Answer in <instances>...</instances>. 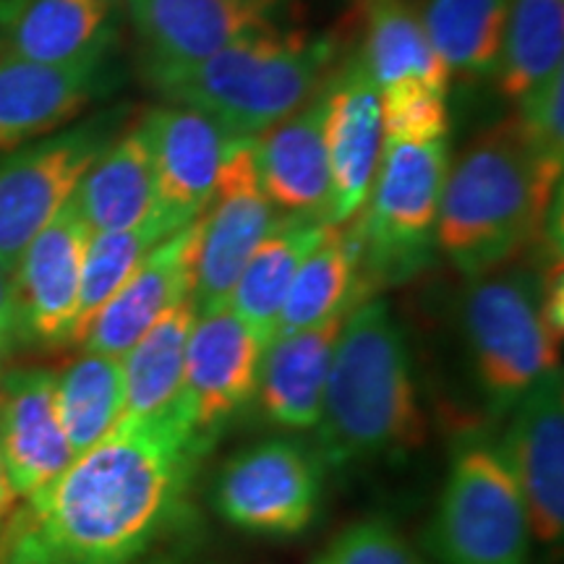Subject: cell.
<instances>
[{
	"label": "cell",
	"mask_w": 564,
	"mask_h": 564,
	"mask_svg": "<svg viewBox=\"0 0 564 564\" xmlns=\"http://www.w3.org/2000/svg\"><path fill=\"white\" fill-rule=\"evenodd\" d=\"M199 447L173 408L121 421L0 520V564H133L192 514Z\"/></svg>",
	"instance_id": "obj_1"
},
{
	"label": "cell",
	"mask_w": 564,
	"mask_h": 564,
	"mask_svg": "<svg viewBox=\"0 0 564 564\" xmlns=\"http://www.w3.org/2000/svg\"><path fill=\"white\" fill-rule=\"evenodd\" d=\"M426 440L411 345L384 299L345 316L316 423V449L329 468L408 457Z\"/></svg>",
	"instance_id": "obj_2"
},
{
	"label": "cell",
	"mask_w": 564,
	"mask_h": 564,
	"mask_svg": "<svg viewBox=\"0 0 564 564\" xmlns=\"http://www.w3.org/2000/svg\"><path fill=\"white\" fill-rule=\"evenodd\" d=\"M562 178L541 171L514 118L491 126L447 167L436 251L465 280L510 264L544 230Z\"/></svg>",
	"instance_id": "obj_3"
},
{
	"label": "cell",
	"mask_w": 564,
	"mask_h": 564,
	"mask_svg": "<svg viewBox=\"0 0 564 564\" xmlns=\"http://www.w3.org/2000/svg\"><path fill=\"white\" fill-rule=\"evenodd\" d=\"M335 58L333 34L270 26L183 66L144 63V82L165 102L204 112L232 139H253L312 100Z\"/></svg>",
	"instance_id": "obj_4"
},
{
	"label": "cell",
	"mask_w": 564,
	"mask_h": 564,
	"mask_svg": "<svg viewBox=\"0 0 564 564\" xmlns=\"http://www.w3.org/2000/svg\"><path fill=\"white\" fill-rule=\"evenodd\" d=\"M460 335L470 382L491 421L505 419L549 371L560 369V340L541 312V272L505 264L468 280Z\"/></svg>",
	"instance_id": "obj_5"
},
{
	"label": "cell",
	"mask_w": 564,
	"mask_h": 564,
	"mask_svg": "<svg viewBox=\"0 0 564 564\" xmlns=\"http://www.w3.org/2000/svg\"><path fill=\"white\" fill-rule=\"evenodd\" d=\"M531 546L523 494L499 444L478 429L457 436L423 552L434 564H531Z\"/></svg>",
	"instance_id": "obj_6"
},
{
	"label": "cell",
	"mask_w": 564,
	"mask_h": 564,
	"mask_svg": "<svg viewBox=\"0 0 564 564\" xmlns=\"http://www.w3.org/2000/svg\"><path fill=\"white\" fill-rule=\"evenodd\" d=\"M447 167V139L382 144L369 199L358 212L371 291L408 282L434 262Z\"/></svg>",
	"instance_id": "obj_7"
},
{
	"label": "cell",
	"mask_w": 564,
	"mask_h": 564,
	"mask_svg": "<svg viewBox=\"0 0 564 564\" xmlns=\"http://www.w3.org/2000/svg\"><path fill=\"white\" fill-rule=\"evenodd\" d=\"M121 129L123 110H102L0 154V267L6 272H13L34 236L66 207L91 162Z\"/></svg>",
	"instance_id": "obj_8"
},
{
	"label": "cell",
	"mask_w": 564,
	"mask_h": 564,
	"mask_svg": "<svg viewBox=\"0 0 564 564\" xmlns=\"http://www.w3.org/2000/svg\"><path fill=\"white\" fill-rule=\"evenodd\" d=\"M327 463L312 442L270 436L230 455L209 486L225 523L267 539H291L314 523Z\"/></svg>",
	"instance_id": "obj_9"
},
{
	"label": "cell",
	"mask_w": 564,
	"mask_h": 564,
	"mask_svg": "<svg viewBox=\"0 0 564 564\" xmlns=\"http://www.w3.org/2000/svg\"><path fill=\"white\" fill-rule=\"evenodd\" d=\"M264 348L230 306L196 312L173 411L204 455L251 411Z\"/></svg>",
	"instance_id": "obj_10"
},
{
	"label": "cell",
	"mask_w": 564,
	"mask_h": 564,
	"mask_svg": "<svg viewBox=\"0 0 564 564\" xmlns=\"http://www.w3.org/2000/svg\"><path fill=\"white\" fill-rule=\"evenodd\" d=\"M280 217L257 178L251 139H236L223 160L215 196L199 217L192 288L196 312L228 306L243 267Z\"/></svg>",
	"instance_id": "obj_11"
},
{
	"label": "cell",
	"mask_w": 564,
	"mask_h": 564,
	"mask_svg": "<svg viewBox=\"0 0 564 564\" xmlns=\"http://www.w3.org/2000/svg\"><path fill=\"white\" fill-rule=\"evenodd\" d=\"M499 444L523 494L531 535L546 552L564 535V387L562 369L549 371L512 408Z\"/></svg>",
	"instance_id": "obj_12"
},
{
	"label": "cell",
	"mask_w": 564,
	"mask_h": 564,
	"mask_svg": "<svg viewBox=\"0 0 564 564\" xmlns=\"http://www.w3.org/2000/svg\"><path fill=\"white\" fill-rule=\"evenodd\" d=\"M89 232L70 199L34 236L13 267L11 274L26 348L34 345V348L55 350L74 345Z\"/></svg>",
	"instance_id": "obj_13"
},
{
	"label": "cell",
	"mask_w": 564,
	"mask_h": 564,
	"mask_svg": "<svg viewBox=\"0 0 564 564\" xmlns=\"http://www.w3.org/2000/svg\"><path fill=\"white\" fill-rule=\"evenodd\" d=\"M116 87L112 58L37 63L0 53V154L76 123Z\"/></svg>",
	"instance_id": "obj_14"
},
{
	"label": "cell",
	"mask_w": 564,
	"mask_h": 564,
	"mask_svg": "<svg viewBox=\"0 0 564 564\" xmlns=\"http://www.w3.org/2000/svg\"><path fill=\"white\" fill-rule=\"evenodd\" d=\"M150 150L160 215L181 230L204 215L215 196L225 154L236 139L199 110L158 105L139 118Z\"/></svg>",
	"instance_id": "obj_15"
},
{
	"label": "cell",
	"mask_w": 564,
	"mask_h": 564,
	"mask_svg": "<svg viewBox=\"0 0 564 564\" xmlns=\"http://www.w3.org/2000/svg\"><path fill=\"white\" fill-rule=\"evenodd\" d=\"M327 118H324V141H327L329 199L327 223L345 225L369 199L379 154H382V105L379 89L371 82L361 58L343 63L327 76Z\"/></svg>",
	"instance_id": "obj_16"
},
{
	"label": "cell",
	"mask_w": 564,
	"mask_h": 564,
	"mask_svg": "<svg viewBox=\"0 0 564 564\" xmlns=\"http://www.w3.org/2000/svg\"><path fill=\"white\" fill-rule=\"evenodd\" d=\"M288 0H123L144 63L183 66L274 26Z\"/></svg>",
	"instance_id": "obj_17"
},
{
	"label": "cell",
	"mask_w": 564,
	"mask_h": 564,
	"mask_svg": "<svg viewBox=\"0 0 564 564\" xmlns=\"http://www.w3.org/2000/svg\"><path fill=\"white\" fill-rule=\"evenodd\" d=\"M196 241L199 220L162 238L141 259L131 278L91 316L79 348L123 358L167 308L192 295Z\"/></svg>",
	"instance_id": "obj_18"
},
{
	"label": "cell",
	"mask_w": 564,
	"mask_h": 564,
	"mask_svg": "<svg viewBox=\"0 0 564 564\" xmlns=\"http://www.w3.org/2000/svg\"><path fill=\"white\" fill-rule=\"evenodd\" d=\"M0 455L17 497H32L74 463L55 400V371L21 366L0 377Z\"/></svg>",
	"instance_id": "obj_19"
},
{
	"label": "cell",
	"mask_w": 564,
	"mask_h": 564,
	"mask_svg": "<svg viewBox=\"0 0 564 564\" xmlns=\"http://www.w3.org/2000/svg\"><path fill=\"white\" fill-rule=\"evenodd\" d=\"M324 84L312 100L253 137L251 154L264 194L282 215L316 217L327 223L333 181H329L327 141H324V118H327Z\"/></svg>",
	"instance_id": "obj_20"
},
{
	"label": "cell",
	"mask_w": 564,
	"mask_h": 564,
	"mask_svg": "<svg viewBox=\"0 0 564 564\" xmlns=\"http://www.w3.org/2000/svg\"><path fill=\"white\" fill-rule=\"evenodd\" d=\"M123 0H0V51L37 63L108 58Z\"/></svg>",
	"instance_id": "obj_21"
},
{
	"label": "cell",
	"mask_w": 564,
	"mask_h": 564,
	"mask_svg": "<svg viewBox=\"0 0 564 564\" xmlns=\"http://www.w3.org/2000/svg\"><path fill=\"white\" fill-rule=\"evenodd\" d=\"M348 314L267 343L251 405L267 426L282 432L316 429L335 345Z\"/></svg>",
	"instance_id": "obj_22"
},
{
	"label": "cell",
	"mask_w": 564,
	"mask_h": 564,
	"mask_svg": "<svg viewBox=\"0 0 564 564\" xmlns=\"http://www.w3.org/2000/svg\"><path fill=\"white\" fill-rule=\"evenodd\" d=\"M70 199L91 232L131 230L162 217L150 150L139 121L112 137Z\"/></svg>",
	"instance_id": "obj_23"
},
{
	"label": "cell",
	"mask_w": 564,
	"mask_h": 564,
	"mask_svg": "<svg viewBox=\"0 0 564 564\" xmlns=\"http://www.w3.org/2000/svg\"><path fill=\"white\" fill-rule=\"evenodd\" d=\"M366 299H371V285L364 278L361 228L352 217L345 225H329L316 249L303 259L282 303L274 337L348 314Z\"/></svg>",
	"instance_id": "obj_24"
},
{
	"label": "cell",
	"mask_w": 564,
	"mask_h": 564,
	"mask_svg": "<svg viewBox=\"0 0 564 564\" xmlns=\"http://www.w3.org/2000/svg\"><path fill=\"white\" fill-rule=\"evenodd\" d=\"M327 228L329 223L316 220V217L282 215L270 236L251 253L249 264L243 267L228 306L264 343H270L278 333L282 303L291 291L295 272L303 259L316 249Z\"/></svg>",
	"instance_id": "obj_25"
},
{
	"label": "cell",
	"mask_w": 564,
	"mask_h": 564,
	"mask_svg": "<svg viewBox=\"0 0 564 564\" xmlns=\"http://www.w3.org/2000/svg\"><path fill=\"white\" fill-rule=\"evenodd\" d=\"M364 17V45L358 58L379 91L423 84L449 91L447 66L434 53L411 0H358Z\"/></svg>",
	"instance_id": "obj_26"
},
{
	"label": "cell",
	"mask_w": 564,
	"mask_h": 564,
	"mask_svg": "<svg viewBox=\"0 0 564 564\" xmlns=\"http://www.w3.org/2000/svg\"><path fill=\"white\" fill-rule=\"evenodd\" d=\"M196 319L194 299L167 308L121 358L126 408L121 421H147L173 408L178 398L186 343Z\"/></svg>",
	"instance_id": "obj_27"
},
{
	"label": "cell",
	"mask_w": 564,
	"mask_h": 564,
	"mask_svg": "<svg viewBox=\"0 0 564 564\" xmlns=\"http://www.w3.org/2000/svg\"><path fill=\"white\" fill-rule=\"evenodd\" d=\"M415 13L449 74L497 76L507 0H419Z\"/></svg>",
	"instance_id": "obj_28"
},
{
	"label": "cell",
	"mask_w": 564,
	"mask_h": 564,
	"mask_svg": "<svg viewBox=\"0 0 564 564\" xmlns=\"http://www.w3.org/2000/svg\"><path fill=\"white\" fill-rule=\"evenodd\" d=\"M55 400L76 460L100 444L123 419L126 382L121 358L84 350L66 369L55 373Z\"/></svg>",
	"instance_id": "obj_29"
},
{
	"label": "cell",
	"mask_w": 564,
	"mask_h": 564,
	"mask_svg": "<svg viewBox=\"0 0 564 564\" xmlns=\"http://www.w3.org/2000/svg\"><path fill=\"white\" fill-rule=\"evenodd\" d=\"M556 70H564V0H507L497 70L502 95L520 100Z\"/></svg>",
	"instance_id": "obj_30"
},
{
	"label": "cell",
	"mask_w": 564,
	"mask_h": 564,
	"mask_svg": "<svg viewBox=\"0 0 564 564\" xmlns=\"http://www.w3.org/2000/svg\"><path fill=\"white\" fill-rule=\"evenodd\" d=\"M167 236H173V230L167 228L162 217H154V220L131 230L89 232L82 267V293L74 345H79L84 329H87L91 316L100 312L102 303L131 278V272L137 270L141 259Z\"/></svg>",
	"instance_id": "obj_31"
},
{
	"label": "cell",
	"mask_w": 564,
	"mask_h": 564,
	"mask_svg": "<svg viewBox=\"0 0 564 564\" xmlns=\"http://www.w3.org/2000/svg\"><path fill=\"white\" fill-rule=\"evenodd\" d=\"M564 70H556L539 87L525 91L520 100H514V123H518L520 139L525 150L539 162L541 171L554 178H562L564 171Z\"/></svg>",
	"instance_id": "obj_32"
},
{
	"label": "cell",
	"mask_w": 564,
	"mask_h": 564,
	"mask_svg": "<svg viewBox=\"0 0 564 564\" xmlns=\"http://www.w3.org/2000/svg\"><path fill=\"white\" fill-rule=\"evenodd\" d=\"M312 564H429L387 518H364L343 528Z\"/></svg>",
	"instance_id": "obj_33"
},
{
	"label": "cell",
	"mask_w": 564,
	"mask_h": 564,
	"mask_svg": "<svg viewBox=\"0 0 564 564\" xmlns=\"http://www.w3.org/2000/svg\"><path fill=\"white\" fill-rule=\"evenodd\" d=\"M384 141L447 139V95L423 84H405L379 91Z\"/></svg>",
	"instance_id": "obj_34"
},
{
	"label": "cell",
	"mask_w": 564,
	"mask_h": 564,
	"mask_svg": "<svg viewBox=\"0 0 564 564\" xmlns=\"http://www.w3.org/2000/svg\"><path fill=\"white\" fill-rule=\"evenodd\" d=\"M26 348L13 274L0 267V364Z\"/></svg>",
	"instance_id": "obj_35"
},
{
	"label": "cell",
	"mask_w": 564,
	"mask_h": 564,
	"mask_svg": "<svg viewBox=\"0 0 564 564\" xmlns=\"http://www.w3.org/2000/svg\"><path fill=\"white\" fill-rule=\"evenodd\" d=\"M17 507V489H13L9 468H6L3 455H0V520Z\"/></svg>",
	"instance_id": "obj_36"
},
{
	"label": "cell",
	"mask_w": 564,
	"mask_h": 564,
	"mask_svg": "<svg viewBox=\"0 0 564 564\" xmlns=\"http://www.w3.org/2000/svg\"><path fill=\"white\" fill-rule=\"evenodd\" d=\"M150 564H178V562H150Z\"/></svg>",
	"instance_id": "obj_37"
}]
</instances>
